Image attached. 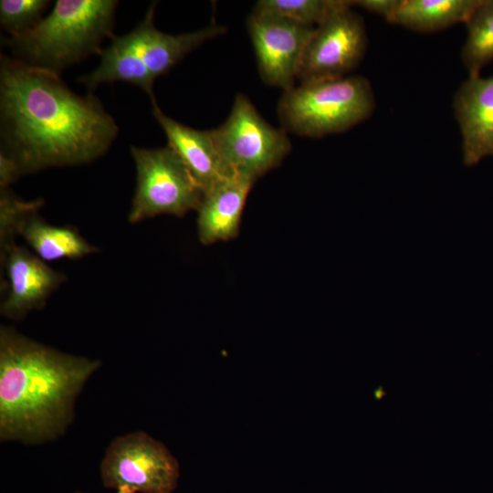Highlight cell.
Segmentation results:
<instances>
[{"instance_id": "3", "label": "cell", "mask_w": 493, "mask_h": 493, "mask_svg": "<svg viewBox=\"0 0 493 493\" xmlns=\"http://www.w3.org/2000/svg\"><path fill=\"white\" fill-rule=\"evenodd\" d=\"M118 1L58 0L54 8L29 32L5 38L15 58L59 74L114 37Z\"/></svg>"}, {"instance_id": "22", "label": "cell", "mask_w": 493, "mask_h": 493, "mask_svg": "<svg viewBox=\"0 0 493 493\" xmlns=\"http://www.w3.org/2000/svg\"><path fill=\"white\" fill-rule=\"evenodd\" d=\"M400 0H357L352 5L360 6L370 13L383 16L387 20L397 7Z\"/></svg>"}, {"instance_id": "12", "label": "cell", "mask_w": 493, "mask_h": 493, "mask_svg": "<svg viewBox=\"0 0 493 493\" xmlns=\"http://www.w3.org/2000/svg\"><path fill=\"white\" fill-rule=\"evenodd\" d=\"M453 110L462 135L466 166L493 156V76L468 78L453 100Z\"/></svg>"}, {"instance_id": "23", "label": "cell", "mask_w": 493, "mask_h": 493, "mask_svg": "<svg viewBox=\"0 0 493 493\" xmlns=\"http://www.w3.org/2000/svg\"><path fill=\"white\" fill-rule=\"evenodd\" d=\"M20 176L16 164L8 156L0 152V188H7Z\"/></svg>"}, {"instance_id": "19", "label": "cell", "mask_w": 493, "mask_h": 493, "mask_svg": "<svg viewBox=\"0 0 493 493\" xmlns=\"http://www.w3.org/2000/svg\"><path fill=\"white\" fill-rule=\"evenodd\" d=\"M345 2L346 0H260L255 5L253 12L276 15L315 27Z\"/></svg>"}, {"instance_id": "7", "label": "cell", "mask_w": 493, "mask_h": 493, "mask_svg": "<svg viewBox=\"0 0 493 493\" xmlns=\"http://www.w3.org/2000/svg\"><path fill=\"white\" fill-rule=\"evenodd\" d=\"M104 488L131 493H173L179 482L177 458L143 431L115 437L100 465Z\"/></svg>"}, {"instance_id": "4", "label": "cell", "mask_w": 493, "mask_h": 493, "mask_svg": "<svg viewBox=\"0 0 493 493\" xmlns=\"http://www.w3.org/2000/svg\"><path fill=\"white\" fill-rule=\"evenodd\" d=\"M374 109L370 81L349 76L303 83L284 91L278 114L286 131L320 138L351 129L367 120Z\"/></svg>"}, {"instance_id": "18", "label": "cell", "mask_w": 493, "mask_h": 493, "mask_svg": "<svg viewBox=\"0 0 493 493\" xmlns=\"http://www.w3.org/2000/svg\"><path fill=\"white\" fill-rule=\"evenodd\" d=\"M465 24L467 38L460 57L468 78H476L493 60V0H481Z\"/></svg>"}, {"instance_id": "8", "label": "cell", "mask_w": 493, "mask_h": 493, "mask_svg": "<svg viewBox=\"0 0 493 493\" xmlns=\"http://www.w3.org/2000/svg\"><path fill=\"white\" fill-rule=\"evenodd\" d=\"M352 6L346 0L314 27L298 68L300 84L345 77L361 62L368 38L363 20Z\"/></svg>"}, {"instance_id": "14", "label": "cell", "mask_w": 493, "mask_h": 493, "mask_svg": "<svg viewBox=\"0 0 493 493\" xmlns=\"http://www.w3.org/2000/svg\"><path fill=\"white\" fill-rule=\"evenodd\" d=\"M152 114L171 147L183 161L203 193L231 174L223 165L211 130H196L167 116L152 100Z\"/></svg>"}, {"instance_id": "10", "label": "cell", "mask_w": 493, "mask_h": 493, "mask_svg": "<svg viewBox=\"0 0 493 493\" xmlns=\"http://www.w3.org/2000/svg\"><path fill=\"white\" fill-rule=\"evenodd\" d=\"M1 263L8 288L0 313L13 320H21L30 311L41 309L67 279L63 273L16 242L1 248Z\"/></svg>"}, {"instance_id": "15", "label": "cell", "mask_w": 493, "mask_h": 493, "mask_svg": "<svg viewBox=\"0 0 493 493\" xmlns=\"http://www.w3.org/2000/svg\"><path fill=\"white\" fill-rule=\"evenodd\" d=\"M28 214L21 222L17 236L45 262L60 259H79L97 252L72 226H57L47 223L37 213Z\"/></svg>"}, {"instance_id": "9", "label": "cell", "mask_w": 493, "mask_h": 493, "mask_svg": "<svg viewBox=\"0 0 493 493\" xmlns=\"http://www.w3.org/2000/svg\"><path fill=\"white\" fill-rule=\"evenodd\" d=\"M261 79L284 91L295 87L305 46L314 27L268 14H252L246 19Z\"/></svg>"}, {"instance_id": "2", "label": "cell", "mask_w": 493, "mask_h": 493, "mask_svg": "<svg viewBox=\"0 0 493 493\" xmlns=\"http://www.w3.org/2000/svg\"><path fill=\"white\" fill-rule=\"evenodd\" d=\"M98 359L76 356L0 328V440L38 445L62 435Z\"/></svg>"}, {"instance_id": "13", "label": "cell", "mask_w": 493, "mask_h": 493, "mask_svg": "<svg viewBox=\"0 0 493 493\" xmlns=\"http://www.w3.org/2000/svg\"><path fill=\"white\" fill-rule=\"evenodd\" d=\"M255 180L231 173L204 193L197 208V233L200 242L211 245L238 236L243 210Z\"/></svg>"}, {"instance_id": "1", "label": "cell", "mask_w": 493, "mask_h": 493, "mask_svg": "<svg viewBox=\"0 0 493 493\" xmlns=\"http://www.w3.org/2000/svg\"><path fill=\"white\" fill-rule=\"evenodd\" d=\"M1 151L21 175L89 163L103 155L118 126L91 93L72 91L59 74L1 56Z\"/></svg>"}, {"instance_id": "5", "label": "cell", "mask_w": 493, "mask_h": 493, "mask_svg": "<svg viewBox=\"0 0 493 493\" xmlns=\"http://www.w3.org/2000/svg\"><path fill=\"white\" fill-rule=\"evenodd\" d=\"M211 131L226 172L255 181L280 165L291 151L288 131L268 123L243 94L236 95L226 120Z\"/></svg>"}, {"instance_id": "16", "label": "cell", "mask_w": 493, "mask_h": 493, "mask_svg": "<svg viewBox=\"0 0 493 493\" xmlns=\"http://www.w3.org/2000/svg\"><path fill=\"white\" fill-rule=\"evenodd\" d=\"M481 0H400L386 20L413 31L432 33L466 23Z\"/></svg>"}, {"instance_id": "24", "label": "cell", "mask_w": 493, "mask_h": 493, "mask_svg": "<svg viewBox=\"0 0 493 493\" xmlns=\"http://www.w3.org/2000/svg\"><path fill=\"white\" fill-rule=\"evenodd\" d=\"M75 493H86V492H83V491L78 490V491H76Z\"/></svg>"}, {"instance_id": "20", "label": "cell", "mask_w": 493, "mask_h": 493, "mask_svg": "<svg viewBox=\"0 0 493 493\" xmlns=\"http://www.w3.org/2000/svg\"><path fill=\"white\" fill-rule=\"evenodd\" d=\"M48 4L47 0H1V26L10 37L26 34L43 19Z\"/></svg>"}, {"instance_id": "21", "label": "cell", "mask_w": 493, "mask_h": 493, "mask_svg": "<svg viewBox=\"0 0 493 493\" xmlns=\"http://www.w3.org/2000/svg\"><path fill=\"white\" fill-rule=\"evenodd\" d=\"M0 245L1 248L16 242L17 230L24 218L44 204L42 199L24 201L7 188H0Z\"/></svg>"}, {"instance_id": "6", "label": "cell", "mask_w": 493, "mask_h": 493, "mask_svg": "<svg viewBox=\"0 0 493 493\" xmlns=\"http://www.w3.org/2000/svg\"><path fill=\"white\" fill-rule=\"evenodd\" d=\"M136 186L128 220L136 224L160 215L184 216L197 210L204 193L183 161L168 145L132 146Z\"/></svg>"}, {"instance_id": "11", "label": "cell", "mask_w": 493, "mask_h": 493, "mask_svg": "<svg viewBox=\"0 0 493 493\" xmlns=\"http://www.w3.org/2000/svg\"><path fill=\"white\" fill-rule=\"evenodd\" d=\"M156 4L150 5L144 18L131 32L114 37L109 47L100 53L99 66L79 81L89 90L103 83L124 81L141 88L154 100L153 83L145 64V42L147 31L154 20Z\"/></svg>"}, {"instance_id": "17", "label": "cell", "mask_w": 493, "mask_h": 493, "mask_svg": "<svg viewBox=\"0 0 493 493\" xmlns=\"http://www.w3.org/2000/svg\"><path fill=\"white\" fill-rule=\"evenodd\" d=\"M223 26L211 24L202 29L173 35L158 30L154 20L148 27L145 42V64L153 80L168 72L187 54L207 40L225 34Z\"/></svg>"}]
</instances>
